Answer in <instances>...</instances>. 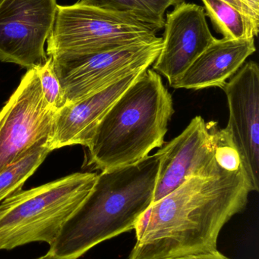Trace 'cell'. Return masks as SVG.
<instances>
[{
    "instance_id": "8fae6325",
    "label": "cell",
    "mask_w": 259,
    "mask_h": 259,
    "mask_svg": "<svg viewBox=\"0 0 259 259\" xmlns=\"http://www.w3.org/2000/svg\"><path fill=\"white\" fill-rule=\"evenodd\" d=\"M162 47L153 70L171 85L215 40L203 6L182 3L167 15Z\"/></svg>"
},
{
    "instance_id": "44dd1931",
    "label": "cell",
    "mask_w": 259,
    "mask_h": 259,
    "mask_svg": "<svg viewBox=\"0 0 259 259\" xmlns=\"http://www.w3.org/2000/svg\"><path fill=\"white\" fill-rule=\"evenodd\" d=\"M36 259H50L48 258V256H47V254H46L45 255H43V256L40 257V258H36Z\"/></svg>"
},
{
    "instance_id": "9c48e42d",
    "label": "cell",
    "mask_w": 259,
    "mask_h": 259,
    "mask_svg": "<svg viewBox=\"0 0 259 259\" xmlns=\"http://www.w3.org/2000/svg\"><path fill=\"white\" fill-rule=\"evenodd\" d=\"M214 124L205 122L198 115L179 136L157 152L160 164L152 204L192 177L212 178L220 173L215 158Z\"/></svg>"
},
{
    "instance_id": "ffe728a7",
    "label": "cell",
    "mask_w": 259,
    "mask_h": 259,
    "mask_svg": "<svg viewBox=\"0 0 259 259\" xmlns=\"http://www.w3.org/2000/svg\"><path fill=\"white\" fill-rule=\"evenodd\" d=\"M253 13L259 17V0H244Z\"/></svg>"
},
{
    "instance_id": "277c9868",
    "label": "cell",
    "mask_w": 259,
    "mask_h": 259,
    "mask_svg": "<svg viewBox=\"0 0 259 259\" xmlns=\"http://www.w3.org/2000/svg\"><path fill=\"white\" fill-rule=\"evenodd\" d=\"M97 173H75L0 202V250L35 242L51 245L91 193Z\"/></svg>"
},
{
    "instance_id": "ba28073f",
    "label": "cell",
    "mask_w": 259,
    "mask_h": 259,
    "mask_svg": "<svg viewBox=\"0 0 259 259\" xmlns=\"http://www.w3.org/2000/svg\"><path fill=\"white\" fill-rule=\"evenodd\" d=\"M56 0H0V61L30 69L47 61Z\"/></svg>"
},
{
    "instance_id": "ac0fdd59",
    "label": "cell",
    "mask_w": 259,
    "mask_h": 259,
    "mask_svg": "<svg viewBox=\"0 0 259 259\" xmlns=\"http://www.w3.org/2000/svg\"><path fill=\"white\" fill-rule=\"evenodd\" d=\"M222 1L225 2V3H228L235 9H238L243 15L250 18L255 24L259 25V17H257L253 13V12L249 9V6L245 3L244 0H222Z\"/></svg>"
},
{
    "instance_id": "7c38bea8",
    "label": "cell",
    "mask_w": 259,
    "mask_h": 259,
    "mask_svg": "<svg viewBox=\"0 0 259 259\" xmlns=\"http://www.w3.org/2000/svg\"><path fill=\"white\" fill-rule=\"evenodd\" d=\"M144 71L132 73L103 91L74 104L65 105L58 111L50 142L51 151L73 145L88 147L102 118Z\"/></svg>"
},
{
    "instance_id": "8992f818",
    "label": "cell",
    "mask_w": 259,
    "mask_h": 259,
    "mask_svg": "<svg viewBox=\"0 0 259 259\" xmlns=\"http://www.w3.org/2000/svg\"><path fill=\"white\" fill-rule=\"evenodd\" d=\"M162 37L84 56L52 58L66 105L85 100L120 79L147 69L162 47Z\"/></svg>"
},
{
    "instance_id": "9a60e30c",
    "label": "cell",
    "mask_w": 259,
    "mask_h": 259,
    "mask_svg": "<svg viewBox=\"0 0 259 259\" xmlns=\"http://www.w3.org/2000/svg\"><path fill=\"white\" fill-rule=\"evenodd\" d=\"M206 16L224 38L240 39L258 36L259 25L222 0H202Z\"/></svg>"
},
{
    "instance_id": "6da1fadb",
    "label": "cell",
    "mask_w": 259,
    "mask_h": 259,
    "mask_svg": "<svg viewBox=\"0 0 259 259\" xmlns=\"http://www.w3.org/2000/svg\"><path fill=\"white\" fill-rule=\"evenodd\" d=\"M251 192L243 167H220L212 178L192 177L141 216L129 259H171L217 250L220 231L246 208Z\"/></svg>"
},
{
    "instance_id": "7a4b0ae2",
    "label": "cell",
    "mask_w": 259,
    "mask_h": 259,
    "mask_svg": "<svg viewBox=\"0 0 259 259\" xmlns=\"http://www.w3.org/2000/svg\"><path fill=\"white\" fill-rule=\"evenodd\" d=\"M158 153L137 164L101 171L91 193L64 224L47 253L50 259H78L102 242L134 230L153 203Z\"/></svg>"
},
{
    "instance_id": "30bf717a",
    "label": "cell",
    "mask_w": 259,
    "mask_h": 259,
    "mask_svg": "<svg viewBox=\"0 0 259 259\" xmlns=\"http://www.w3.org/2000/svg\"><path fill=\"white\" fill-rule=\"evenodd\" d=\"M221 89L229 106L225 129L241 156L252 191L259 190V68L253 61L244 63Z\"/></svg>"
},
{
    "instance_id": "3957f363",
    "label": "cell",
    "mask_w": 259,
    "mask_h": 259,
    "mask_svg": "<svg viewBox=\"0 0 259 259\" xmlns=\"http://www.w3.org/2000/svg\"><path fill=\"white\" fill-rule=\"evenodd\" d=\"M174 113L161 75L150 68L102 118L88 146L86 165L100 171L137 164L164 144Z\"/></svg>"
},
{
    "instance_id": "e0dca14e",
    "label": "cell",
    "mask_w": 259,
    "mask_h": 259,
    "mask_svg": "<svg viewBox=\"0 0 259 259\" xmlns=\"http://www.w3.org/2000/svg\"><path fill=\"white\" fill-rule=\"evenodd\" d=\"M46 101L55 110L59 111L66 105L63 91L55 71L51 57L41 65L35 67Z\"/></svg>"
},
{
    "instance_id": "4fadbf2b",
    "label": "cell",
    "mask_w": 259,
    "mask_h": 259,
    "mask_svg": "<svg viewBox=\"0 0 259 259\" xmlns=\"http://www.w3.org/2000/svg\"><path fill=\"white\" fill-rule=\"evenodd\" d=\"M255 37L217 39L171 85L175 89L221 88L255 53Z\"/></svg>"
},
{
    "instance_id": "52a82bcc",
    "label": "cell",
    "mask_w": 259,
    "mask_h": 259,
    "mask_svg": "<svg viewBox=\"0 0 259 259\" xmlns=\"http://www.w3.org/2000/svg\"><path fill=\"white\" fill-rule=\"evenodd\" d=\"M57 112L43 95L36 68L27 69L0 111V172L36 145L50 142Z\"/></svg>"
},
{
    "instance_id": "2e32d148",
    "label": "cell",
    "mask_w": 259,
    "mask_h": 259,
    "mask_svg": "<svg viewBox=\"0 0 259 259\" xmlns=\"http://www.w3.org/2000/svg\"><path fill=\"white\" fill-rule=\"evenodd\" d=\"M50 152V142H42L0 172V202L21 190L24 183L33 175Z\"/></svg>"
},
{
    "instance_id": "d6986e66",
    "label": "cell",
    "mask_w": 259,
    "mask_h": 259,
    "mask_svg": "<svg viewBox=\"0 0 259 259\" xmlns=\"http://www.w3.org/2000/svg\"><path fill=\"white\" fill-rule=\"evenodd\" d=\"M171 259H231L220 253L218 250L213 251L208 253L195 254V255H184Z\"/></svg>"
},
{
    "instance_id": "5b68a950",
    "label": "cell",
    "mask_w": 259,
    "mask_h": 259,
    "mask_svg": "<svg viewBox=\"0 0 259 259\" xmlns=\"http://www.w3.org/2000/svg\"><path fill=\"white\" fill-rule=\"evenodd\" d=\"M157 32L128 14L77 3L58 5L46 52L52 58L92 54L152 39Z\"/></svg>"
},
{
    "instance_id": "5bb4252c",
    "label": "cell",
    "mask_w": 259,
    "mask_h": 259,
    "mask_svg": "<svg viewBox=\"0 0 259 259\" xmlns=\"http://www.w3.org/2000/svg\"><path fill=\"white\" fill-rule=\"evenodd\" d=\"M182 2L184 0H79L77 3L128 14L158 31L164 27L167 9Z\"/></svg>"
}]
</instances>
